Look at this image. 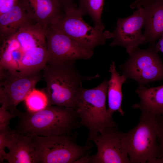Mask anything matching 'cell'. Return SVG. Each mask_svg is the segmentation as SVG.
Wrapping results in <instances>:
<instances>
[{
	"label": "cell",
	"instance_id": "obj_14",
	"mask_svg": "<svg viewBox=\"0 0 163 163\" xmlns=\"http://www.w3.org/2000/svg\"><path fill=\"white\" fill-rule=\"evenodd\" d=\"M13 130L7 147L6 160L9 163H37L32 137Z\"/></svg>",
	"mask_w": 163,
	"mask_h": 163
},
{
	"label": "cell",
	"instance_id": "obj_8",
	"mask_svg": "<svg viewBox=\"0 0 163 163\" xmlns=\"http://www.w3.org/2000/svg\"><path fill=\"white\" fill-rule=\"evenodd\" d=\"M119 68L127 79L135 80L139 85L163 80V63L154 46L138 48Z\"/></svg>",
	"mask_w": 163,
	"mask_h": 163
},
{
	"label": "cell",
	"instance_id": "obj_23",
	"mask_svg": "<svg viewBox=\"0 0 163 163\" xmlns=\"http://www.w3.org/2000/svg\"><path fill=\"white\" fill-rule=\"evenodd\" d=\"M17 116L16 114L11 113L4 104H1L0 107V131L8 128L11 119Z\"/></svg>",
	"mask_w": 163,
	"mask_h": 163
},
{
	"label": "cell",
	"instance_id": "obj_15",
	"mask_svg": "<svg viewBox=\"0 0 163 163\" xmlns=\"http://www.w3.org/2000/svg\"><path fill=\"white\" fill-rule=\"evenodd\" d=\"M141 7L145 14V43L155 46L163 33V0L148 2Z\"/></svg>",
	"mask_w": 163,
	"mask_h": 163
},
{
	"label": "cell",
	"instance_id": "obj_20",
	"mask_svg": "<svg viewBox=\"0 0 163 163\" xmlns=\"http://www.w3.org/2000/svg\"><path fill=\"white\" fill-rule=\"evenodd\" d=\"M27 110L36 111L49 105L47 96L43 91L35 88L32 90L24 100Z\"/></svg>",
	"mask_w": 163,
	"mask_h": 163
},
{
	"label": "cell",
	"instance_id": "obj_12",
	"mask_svg": "<svg viewBox=\"0 0 163 163\" xmlns=\"http://www.w3.org/2000/svg\"><path fill=\"white\" fill-rule=\"evenodd\" d=\"M137 9L131 15L119 18L115 29L111 32L113 40L110 46L124 47L129 56L138 48L140 45L145 42L142 32L145 23L144 9L142 7Z\"/></svg>",
	"mask_w": 163,
	"mask_h": 163
},
{
	"label": "cell",
	"instance_id": "obj_10",
	"mask_svg": "<svg viewBox=\"0 0 163 163\" xmlns=\"http://www.w3.org/2000/svg\"><path fill=\"white\" fill-rule=\"evenodd\" d=\"M45 35L47 63L75 62L78 60H88L93 55V50L50 26L46 28Z\"/></svg>",
	"mask_w": 163,
	"mask_h": 163
},
{
	"label": "cell",
	"instance_id": "obj_6",
	"mask_svg": "<svg viewBox=\"0 0 163 163\" xmlns=\"http://www.w3.org/2000/svg\"><path fill=\"white\" fill-rule=\"evenodd\" d=\"M78 133L46 136H31L37 163H72L89 154L93 147L87 140L84 146L76 142Z\"/></svg>",
	"mask_w": 163,
	"mask_h": 163
},
{
	"label": "cell",
	"instance_id": "obj_25",
	"mask_svg": "<svg viewBox=\"0 0 163 163\" xmlns=\"http://www.w3.org/2000/svg\"><path fill=\"white\" fill-rule=\"evenodd\" d=\"M60 4L62 10L65 11L69 9L77 7L75 0H57Z\"/></svg>",
	"mask_w": 163,
	"mask_h": 163
},
{
	"label": "cell",
	"instance_id": "obj_18",
	"mask_svg": "<svg viewBox=\"0 0 163 163\" xmlns=\"http://www.w3.org/2000/svg\"><path fill=\"white\" fill-rule=\"evenodd\" d=\"M109 72L110 73V77L108 80L107 90L108 112L112 117L113 113L116 111L123 116L124 112L121 107L123 97L122 88L127 78L123 74L120 75L117 71L114 62L110 64Z\"/></svg>",
	"mask_w": 163,
	"mask_h": 163
},
{
	"label": "cell",
	"instance_id": "obj_13",
	"mask_svg": "<svg viewBox=\"0 0 163 163\" xmlns=\"http://www.w3.org/2000/svg\"><path fill=\"white\" fill-rule=\"evenodd\" d=\"M29 18L46 27L64 13L57 0H21Z\"/></svg>",
	"mask_w": 163,
	"mask_h": 163
},
{
	"label": "cell",
	"instance_id": "obj_3",
	"mask_svg": "<svg viewBox=\"0 0 163 163\" xmlns=\"http://www.w3.org/2000/svg\"><path fill=\"white\" fill-rule=\"evenodd\" d=\"M0 67L10 72L29 74L40 70L48 57L46 46L17 40L14 34L2 38Z\"/></svg>",
	"mask_w": 163,
	"mask_h": 163
},
{
	"label": "cell",
	"instance_id": "obj_17",
	"mask_svg": "<svg viewBox=\"0 0 163 163\" xmlns=\"http://www.w3.org/2000/svg\"><path fill=\"white\" fill-rule=\"evenodd\" d=\"M21 0L7 12L0 15V33L2 38L11 36L24 26L32 23Z\"/></svg>",
	"mask_w": 163,
	"mask_h": 163
},
{
	"label": "cell",
	"instance_id": "obj_21",
	"mask_svg": "<svg viewBox=\"0 0 163 163\" xmlns=\"http://www.w3.org/2000/svg\"><path fill=\"white\" fill-rule=\"evenodd\" d=\"M13 131L9 127L0 131V163L3 162L6 159L7 153L5 152V149L7 147Z\"/></svg>",
	"mask_w": 163,
	"mask_h": 163
},
{
	"label": "cell",
	"instance_id": "obj_1",
	"mask_svg": "<svg viewBox=\"0 0 163 163\" xmlns=\"http://www.w3.org/2000/svg\"><path fill=\"white\" fill-rule=\"evenodd\" d=\"M18 116L14 131L30 136L71 134L81 125L75 110L56 105H48L36 111L20 112Z\"/></svg>",
	"mask_w": 163,
	"mask_h": 163
},
{
	"label": "cell",
	"instance_id": "obj_11",
	"mask_svg": "<svg viewBox=\"0 0 163 163\" xmlns=\"http://www.w3.org/2000/svg\"><path fill=\"white\" fill-rule=\"evenodd\" d=\"M124 133L117 125L102 129L96 135L87 137L93 142L97 149L91 155V163H130L128 154L123 144Z\"/></svg>",
	"mask_w": 163,
	"mask_h": 163
},
{
	"label": "cell",
	"instance_id": "obj_26",
	"mask_svg": "<svg viewBox=\"0 0 163 163\" xmlns=\"http://www.w3.org/2000/svg\"><path fill=\"white\" fill-rule=\"evenodd\" d=\"M157 0H135L131 4L130 7L132 9L138 8L147 2Z\"/></svg>",
	"mask_w": 163,
	"mask_h": 163
},
{
	"label": "cell",
	"instance_id": "obj_7",
	"mask_svg": "<svg viewBox=\"0 0 163 163\" xmlns=\"http://www.w3.org/2000/svg\"><path fill=\"white\" fill-rule=\"evenodd\" d=\"M50 25L92 50L111 38V32L101 31L86 22L78 7L66 10Z\"/></svg>",
	"mask_w": 163,
	"mask_h": 163
},
{
	"label": "cell",
	"instance_id": "obj_27",
	"mask_svg": "<svg viewBox=\"0 0 163 163\" xmlns=\"http://www.w3.org/2000/svg\"><path fill=\"white\" fill-rule=\"evenodd\" d=\"M154 47L157 52L160 51L163 53V33Z\"/></svg>",
	"mask_w": 163,
	"mask_h": 163
},
{
	"label": "cell",
	"instance_id": "obj_19",
	"mask_svg": "<svg viewBox=\"0 0 163 163\" xmlns=\"http://www.w3.org/2000/svg\"><path fill=\"white\" fill-rule=\"evenodd\" d=\"M79 9L83 15H88L97 29L104 31V25L101 20L104 0H78Z\"/></svg>",
	"mask_w": 163,
	"mask_h": 163
},
{
	"label": "cell",
	"instance_id": "obj_22",
	"mask_svg": "<svg viewBox=\"0 0 163 163\" xmlns=\"http://www.w3.org/2000/svg\"><path fill=\"white\" fill-rule=\"evenodd\" d=\"M157 125L159 157L158 163H163V116H155Z\"/></svg>",
	"mask_w": 163,
	"mask_h": 163
},
{
	"label": "cell",
	"instance_id": "obj_2",
	"mask_svg": "<svg viewBox=\"0 0 163 163\" xmlns=\"http://www.w3.org/2000/svg\"><path fill=\"white\" fill-rule=\"evenodd\" d=\"M42 76L46 87L43 91L49 105H56L74 109L76 101L83 87L82 82L96 79L98 74L92 76L82 75L75 62L47 63Z\"/></svg>",
	"mask_w": 163,
	"mask_h": 163
},
{
	"label": "cell",
	"instance_id": "obj_9",
	"mask_svg": "<svg viewBox=\"0 0 163 163\" xmlns=\"http://www.w3.org/2000/svg\"><path fill=\"white\" fill-rule=\"evenodd\" d=\"M41 72L25 74L0 71L1 104H4L11 113L18 116L20 111L17 105L35 88L42 76Z\"/></svg>",
	"mask_w": 163,
	"mask_h": 163
},
{
	"label": "cell",
	"instance_id": "obj_5",
	"mask_svg": "<svg viewBox=\"0 0 163 163\" xmlns=\"http://www.w3.org/2000/svg\"><path fill=\"white\" fill-rule=\"evenodd\" d=\"M108 85V80L105 79L93 88L82 87L78 94L74 110L81 125L89 130L88 137L96 135L105 128L117 125L106 108Z\"/></svg>",
	"mask_w": 163,
	"mask_h": 163
},
{
	"label": "cell",
	"instance_id": "obj_4",
	"mask_svg": "<svg viewBox=\"0 0 163 163\" xmlns=\"http://www.w3.org/2000/svg\"><path fill=\"white\" fill-rule=\"evenodd\" d=\"M123 141L130 163H158L159 149L155 116L141 113L138 124L124 133Z\"/></svg>",
	"mask_w": 163,
	"mask_h": 163
},
{
	"label": "cell",
	"instance_id": "obj_24",
	"mask_svg": "<svg viewBox=\"0 0 163 163\" xmlns=\"http://www.w3.org/2000/svg\"><path fill=\"white\" fill-rule=\"evenodd\" d=\"M19 0H0V15L8 11L15 5Z\"/></svg>",
	"mask_w": 163,
	"mask_h": 163
},
{
	"label": "cell",
	"instance_id": "obj_16",
	"mask_svg": "<svg viewBox=\"0 0 163 163\" xmlns=\"http://www.w3.org/2000/svg\"><path fill=\"white\" fill-rule=\"evenodd\" d=\"M136 92L140 101L133 105V108L139 109L142 113L163 116V85L149 88L139 85Z\"/></svg>",
	"mask_w": 163,
	"mask_h": 163
}]
</instances>
